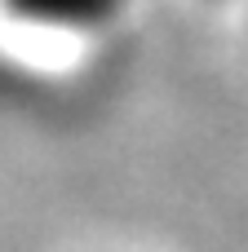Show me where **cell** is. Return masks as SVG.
<instances>
[{"instance_id": "6da1fadb", "label": "cell", "mask_w": 248, "mask_h": 252, "mask_svg": "<svg viewBox=\"0 0 248 252\" xmlns=\"http://www.w3.org/2000/svg\"><path fill=\"white\" fill-rule=\"evenodd\" d=\"M22 18H35V22H58V27H84V22H98L106 18L120 0H9Z\"/></svg>"}]
</instances>
